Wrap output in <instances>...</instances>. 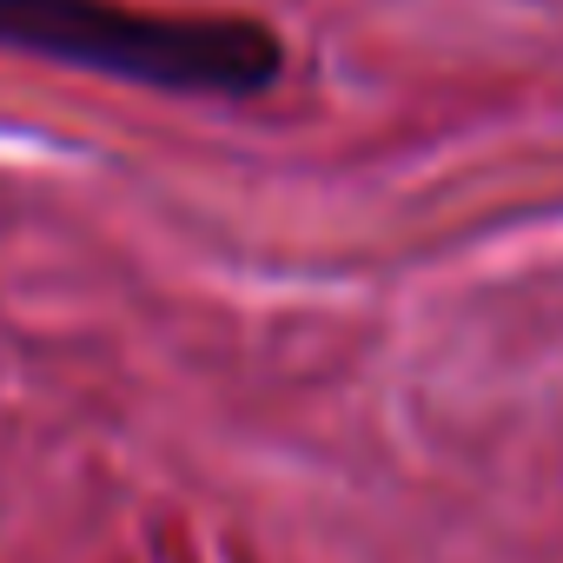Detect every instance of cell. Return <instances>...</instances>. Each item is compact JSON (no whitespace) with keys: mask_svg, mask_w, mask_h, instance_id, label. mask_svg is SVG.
Wrapping results in <instances>:
<instances>
[{"mask_svg":"<svg viewBox=\"0 0 563 563\" xmlns=\"http://www.w3.org/2000/svg\"><path fill=\"white\" fill-rule=\"evenodd\" d=\"M0 47L159 93L252 100L286 74L265 21L239 14H153L126 0H0Z\"/></svg>","mask_w":563,"mask_h":563,"instance_id":"cell-1","label":"cell"}]
</instances>
